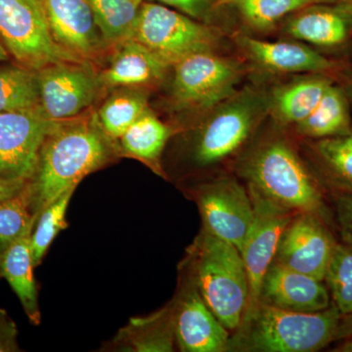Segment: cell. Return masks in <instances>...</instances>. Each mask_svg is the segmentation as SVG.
I'll use <instances>...</instances> for the list:
<instances>
[{
	"label": "cell",
	"mask_w": 352,
	"mask_h": 352,
	"mask_svg": "<svg viewBox=\"0 0 352 352\" xmlns=\"http://www.w3.org/2000/svg\"><path fill=\"white\" fill-rule=\"evenodd\" d=\"M109 138L95 117L58 122L41 147L36 171L25 186L32 214H38L65 192L110 159Z\"/></svg>",
	"instance_id": "1"
},
{
	"label": "cell",
	"mask_w": 352,
	"mask_h": 352,
	"mask_svg": "<svg viewBox=\"0 0 352 352\" xmlns=\"http://www.w3.org/2000/svg\"><path fill=\"white\" fill-rule=\"evenodd\" d=\"M342 317L333 303L327 309L307 314L259 302L243 316L228 351H317L337 340Z\"/></svg>",
	"instance_id": "2"
},
{
	"label": "cell",
	"mask_w": 352,
	"mask_h": 352,
	"mask_svg": "<svg viewBox=\"0 0 352 352\" xmlns=\"http://www.w3.org/2000/svg\"><path fill=\"white\" fill-rule=\"evenodd\" d=\"M250 193L294 214H319L323 203L318 185L286 139L270 138L252 148L240 164Z\"/></svg>",
	"instance_id": "3"
},
{
	"label": "cell",
	"mask_w": 352,
	"mask_h": 352,
	"mask_svg": "<svg viewBox=\"0 0 352 352\" xmlns=\"http://www.w3.org/2000/svg\"><path fill=\"white\" fill-rule=\"evenodd\" d=\"M191 282L229 331H236L248 302L247 273L235 245L203 229L192 249Z\"/></svg>",
	"instance_id": "4"
},
{
	"label": "cell",
	"mask_w": 352,
	"mask_h": 352,
	"mask_svg": "<svg viewBox=\"0 0 352 352\" xmlns=\"http://www.w3.org/2000/svg\"><path fill=\"white\" fill-rule=\"evenodd\" d=\"M268 113V94L258 88L237 90L210 111L197 132L192 149L201 166L223 161L242 147Z\"/></svg>",
	"instance_id": "5"
},
{
	"label": "cell",
	"mask_w": 352,
	"mask_h": 352,
	"mask_svg": "<svg viewBox=\"0 0 352 352\" xmlns=\"http://www.w3.org/2000/svg\"><path fill=\"white\" fill-rule=\"evenodd\" d=\"M132 38L168 67L196 53L215 51L221 43L219 30L157 2H143Z\"/></svg>",
	"instance_id": "6"
},
{
	"label": "cell",
	"mask_w": 352,
	"mask_h": 352,
	"mask_svg": "<svg viewBox=\"0 0 352 352\" xmlns=\"http://www.w3.org/2000/svg\"><path fill=\"white\" fill-rule=\"evenodd\" d=\"M171 105L180 112H210L237 91L245 69L235 60L200 52L173 66Z\"/></svg>",
	"instance_id": "7"
},
{
	"label": "cell",
	"mask_w": 352,
	"mask_h": 352,
	"mask_svg": "<svg viewBox=\"0 0 352 352\" xmlns=\"http://www.w3.org/2000/svg\"><path fill=\"white\" fill-rule=\"evenodd\" d=\"M0 38L20 66L32 71L61 62H85L55 43L43 0H0Z\"/></svg>",
	"instance_id": "8"
},
{
	"label": "cell",
	"mask_w": 352,
	"mask_h": 352,
	"mask_svg": "<svg viewBox=\"0 0 352 352\" xmlns=\"http://www.w3.org/2000/svg\"><path fill=\"white\" fill-rule=\"evenodd\" d=\"M57 122L41 106L0 113V178L29 182L44 140Z\"/></svg>",
	"instance_id": "9"
},
{
	"label": "cell",
	"mask_w": 352,
	"mask_h": 352,
	"mask_svg": "<svg viewBox=\"0 0 352 352\" xmlns=\"http://www.w3.org/2000/svg\"><path fill=\"white\" fill-rule=\"evenodd\" d=\"M41 107L48 119H76L94 104L102 89L89 62H61L38 72Z\"/></svg>",
	"instance_id": "10"
},
{
	"label": "cell",
	"mask_w": 352,
	"mask_h": 352,
	"mask_svg": "<svg viewBox=\"0 0 352 352\" xmlns=\"http://www.w3.org/2000/svg\"><path fill=\"white\" fill-rule=\"evenodd\" d=\"M197 200L204 229L241 251L254 219L249 191L235 178L220 177L204 185Z\"/></svg>",
	"instance_id": "11"
},
{
	"label": "cell",
	"mask_w": 352,
	"mask_h": 352,
	"mask_svg": "<svg viewBox=\"0 0 352 352\" xmlns=\"http://www.w3.org/2000/svg\"><path fill=\"white\" fill-rule=\"evenodd\" d=\"M250 195L254 208V223L240 251L249 287L244 315L258 305L264 276L274 261L280 238L296 214L261 197Z\"/></svg>",
	"instance_id": "12"
},
{
	"label": "cell",
	"mask_w": 352,
	"mask_h": 352,
	"mask_svg": "<svg viewBox=\"0 0 352 352\" xmlns=\"http://www.w3.org/2000/svg\"><path fill=\"white\" fill-rule=\"evenodd\" d=\"M335 245L319 214L300 212L284 229L274 261L323 281Z\"/></svg>",
	"instance_id": "13"
},
{
	"label": "cell",
	"mask_w": 352,
	"mask_h": 352,
	"mask_svg": "<svg viewBox=\"0 0 352 352\" xmlns=\"http://www.w3.org/2000/svg\"><path fill=\"white\" fill-rule=\"evenodd\" d=\"M55 43L82 61L98 59L108 50L87 0H43Z\"/></svg>",
	"instance_id": "14"
},
{
	"label": "cell",
	"mask_w": 352,
	"mask_h": 352,
	"mask_svg": "<svg viewBox=\"0 0 352 352\" xmlns=\"http://www.w3.org/2000/svg\"><path fill=\"white\" fill-rule=\"evenodd\" d=\"M171 314L175 340L182 351H228L230 331L206 305L191 281Z\"/></svg>",
	"instance_id": "15"
},
{
	"label": "cell",
	"mask_w": 352,
	"mask_h": 352,
	"mask_svg": "<svg viewBox=\"0 0 352 352\" xmlns=\"http://www.w3.org/2000/svg\"><path fill=\"white\" fill-rule=\"evenodd\" d=\"M235 43L251 63L271 74H322L339 64L302 41H266L249 34H238Z\"/></svg>",
	"instance_id": "16"
},
{
	"label": "cell",
	"mask_w": 352,
	"mask_h": 352,
	"mask_svg": "<svg viewBox=\"0 0 352 352\" xmlns=\"http://www.w3.org/2000/svg\"><path fill=\"white\" fill-rule=\"evenodd\" d=\"M259 302L295 312H318L332 305L321 280L273 261L261 288Z\"/></svg>",
	"instance_id": "17"
},
{
	"label": "cell",
	"mask_w": 352,
	"mask_h": 352,
	"mask_svg": "<svg viewBox=\"0 0 352 352\" xmlns=\"http://www.w3.org/2000/svg\"><path fill=\"white\" fill-rule=\"evenodd\" d=\"M283 32L295 41L337 47L351 36L352 21L337 6L312 3L289 15L284 21Z\"/></svg>",
	"instance_id": "18"
},
{
	"label": "cell",
	"mask_w": 352,
	"mask_h": 352,
	"mask_svg": "<svg viewBox=\"0 0 352 352\" xmlns=\"http://www.w3.org/2000/svg\"><path fill=\"white\" fill-rule=\"evenodd\" d=\"M116 50L108 68L98 74L102 87L140 88L164 80L168 65L135 39L124 41Z\"/></svg>",
	"instance_id": "19"
},
{
	"label": "cell",
	"mask_w": 352,
	"mask_h": 352,
	"mask_svg": "<svg viewBox=\"0 0 352 352\" xmlns=\"http://www.w3.org/2000/svg\"><path fill=\"white\" fill-rule=\"evenodd\" d=\"M333 82L314 74L273 88L268 94V113L282 126H298L314 110Z\"/></svg>",
	"instance_id": "20"
},
{
	"label": "cell",
	"mask_w": 352,
	"mask_h": 352,
	"mask_svg": "<svg viewBox=\"0 0 352 352\" xmlns=\"http://www.w3.org/2000/svg\"><path fill=\"white\" fill-rule=\"evenodd\" d=\"M31 235L14 243L0 258V272L19 298L25 314L34 325L41 322L38 289L34 277Z\"/></svg>",
	"instance_id": "21"
},
{
	"label": "cell",
	"mask_w": 352,
	"mask_h": 352,
	"mask_svg": "<svg viewBox=\"0 0 352 352\" xmlns=\"http://www.w3.org/2000/svg\"><path fill=\"white\" fill-rule=\"evenodd\" d=\"M349 97L342 88L330 85L309 116L296 126L302 136L314 139L336 138L351 133Z\"/></svg>",
	"instance_id": "22"
},
{
	"label": "cell",
	"mask_w": 352,
	"mask_h": 352,
	"mask_svg": "<svg viewBox=\"0 0 352 352\" xmlns=\"http://www.w3.org/2000/svg\"><path fill=\"white\" fill-rule=\"evenodd\" d=\"M173 129L148 110L122 136L119 140L122 150L131 156L160 168V157Z\"/></svg>",
	"instance_id": "23"
},
{
	"label": "cell",
	"mask_w": 352,
	"mask_h": 352,
	"mask_svg": "<svg viewBox=\"0 0 352 352\" xmlns=\"http://www.w3.org/2000/svg\"><path fill=\"white\" fill-rule=\"evenodd\" d=\"M106 45L117 47L133 38L142 0H87Z\"/></svg>",
	"instance_id": "24"
},
{
	"label": "cell",
	"mask_w": 352,
	"mask_h": 352,
	"mask_svg": "<svg viewBox=\"0 0 352 352\" xmlns=\"http://www.w3.org/2000/svg\"><path fill=\"white\" fill-rule=\"evenodd\" d=\"M149 109L144 92L138 88L120 87L104 102L96 118L109 138L120 139Z\"/></svg>",
	"instance_id": "25"
},
{
	"label": "cell",
	"mask_w": 352,
	"mask_h": 352,
	"mask_svg": "<svg viewBox=\"0 0 352 352\" xmlns=\"http://www.w3.org/2000/svg\"><path fill=\"white\" fill-rule=\"evenodd\" d=\"M309 4L310 0H220V6L230 7L248 30L256 32L272 31Z\"/></svg>",
	"instance_id": "26"
},
{
	"label": "cell",
	"mask_w": 352,
	"mask_h": 352,
	"mask_svg": "<svg viewBox=\"0 0 352 352\" xmlns=\"http://www.w3.org/2000/svg\"><path fill=\"white\" fill-rule=\"evenodd\" d=\"M41 106L38 72L25 67L0 68V113Z\"/></svg>",
	"instance_id": "27"
},
{
	"label": "cell",
	"mask_w": 352,
	"mask_h": 352,
	"mask_svg": "<svg viewBox=\"0 0 352 352\" xmlns=\"http://www.w3.org/2000/svg\"><path fill=\"white\" fill-rule=\"evenodd\" d=\"M36 221L25 188L19 195L0 200V258L14 243L32 234Z\"/></svg>",
	"instance_id": "28"
},
{
	"label": "cell",
	"mask_w": 352,
	"mask_h": 352,
	"mask_svg": "<svg viewBox=\"0 0 352 352\" xmlns=\"http://www.w3.org/2000/svg\"><path fill=\"white\" fill-rule=\"evenodd\" d=\"M333 305L342 316L352 314V247L337 244L333 248L325 277Z\"/></svg>",
	"instance_id": "29"
},
{
	"label": "cell",
	"mask_w": 352,
	"mask_h": 352,
	"mask_svg": "<svg viewBox=\"0 0 352 352\" xmlns=\"http://www.w3.org/2000/svg\"><path fill=\"white\" fill-rule=\"evenodd\" d=\"M74 192L75 189L65 192L38 214L34 223L36 228L32 229L31 235V252L34 266L41 263L57 234L68 226L66 212Z\"/></svg>",
	"instance_id": "30"
},
{
	"label": "cell",
	"mask_w": 352,
	"mask_h": 352,
	"mask_svg": "<svg viewBox=\"0 0 352 352\" xmlns=\"http://www.w3.org/2000/svg\"><path fill=\"white\" fill-rule=\"evenodd\" d=\"M315 150L330 173L352 190V131L346 135L319 139Z\"/></svg>",
	"instance_id": "31"
},
{
	"label": "cell",
	"mask_w": 352,
	"mask_h": 352,
	"mask_svg": "<svg viewBox=\"0 0 352 352\" xmlns=\"http://www.w3.org/2000/svg\"><path fill=\"white\" fill-rule=\"evenodd\" d=\"M133 325L140 328L142 333H136L133 346L138 351H173V314L166 311L157 314L148 319L133 321Z\"/></svg>",
	"instance_id": "32"
},
{
	"label": "cell",
	"mask_w": 352,
	"mask_h": 352,
	"mask_svg": "<svg viewBox=\"0 0 352 352\" xmlns=\"http://www.w3.org/2000/svg\"><path fill=\"white\" fill-rule=\"evenodd\" d=\"M175 8L189 17L198 21H206L215 9L220 6V0H149Z\"/></svg>",
	"instance_id": "33"
},
{
	"label": "cell",
	"mask_w": 352,
	"mask_h": 352,
	"mask_svg": "<svg viewBox=\"0 0 352 352\" xmlns=\"http://www.w3.org/2000/svg\"><path fill=\"white\" fill-rule=\"evenodd\" d=\"M336 214L342 242L352 247V191L338 197Z\"/></svg>",
	"instance_id": "34"
},
{
	"label": "cell",
	"mask_w": 352,
	"mask_h": 352,
	"mask_svg": "<svg viewBox=\"0 0 352 352\" xmlns=\"http://www.w3.org/2000/svg\"><path fill=\"white\" fill-rule=\"evenodd\" d=\"M17 328L6 311L0 310V352L19 351Z\"/></svg>",
	"instance_id": "35"
},
{
	"label": "cell",
	"mask_w": 352,
	"mask_h": 352,
	"mask_svg": "<svg viewBox=\"0 0 352 352\" xmlns=\"http://www.w3.org/2000/svg\"><path fill=\"white\" fill-rule=\"evenodd\" d=\"M28 182L0 178V200L12 198L22 193Z\"/></svg>",
	"instance_id": "36"
},
{
	"label": "cell",
	"mask_w": 352,
	"mask_h": 352,
	"mask_svg": "<svg viewBox=\"0 0 352 352\" xmlns=\"http://www.w3.org/2000/svg\"><path fill=\"white\" fill-rule=\"evenodd\" d=\"M352 336V314L342 316L340 320L339 331H338L337 339L351 337Z\"/></svg>",
	"instance_id": "37"
},
{
	"label": "cell",
	"mask_w": 352,
	"mask_h": 352,
	"mask_svg": "<svg viewBox=\"0 0 352 352\" xmlns=\"http://www.w3.org/2000/svg\"><path fill=\"white\" fill-rule=\"evenodd\" d=\"M312 3L328 4V6H339V4H346L352 2V0H310Z\"/></svg>",
	"instance_id": "38"
},
{
	"label": "cell",
	"mask_w": 352,
	"mask_h": 352,
	"mask_svg": "<svg viewBox=\"0 0 352 352\" xmlns=\"http://www.w3.org/2000/svg\"><path fill=\"white\" fill-rule=\"evenodd\" d=\"M333 351L352 352V340H346V342H342L340 346L337 347V349H333Z\"/></svg>",
	"instance_id": "39"
},
{
	"label": "cell",
	"mask_w": 352,
	"mask_h": 352,
	"mask_svg": "<svg viewBox=\"0 0 352 352\" xmlns=\"http://www.w3.org/2000/svg\"><path fill=\"white\" fill-rule=\"evenodd\" d=\"M9 53L7 51L6 45H4L3 41L0 38V62L7 61L9 59Z\"/></svg>",
	"instance_id": "40"
},
{
	"label": "cell",
	"mask_w": 352,
	"mask_h": 352,
	"mask_svg": "<svg viewBox=\"0 0 352 352\" xmlns=\"http://www.w3.org/2000/svg\"><path fill=\"white\" fill-rule=\"evenodd\" d=\"M337 6L339 7L340 9H342L352 21V2L346 4H339V6Z\"/></svg>",
	"instance_id": "41"
},
{
	"label": "cell",
	"mask_w": 352,
	"mask_h": 352,
	"mask_svg": "<svg viewBox=\"0 0 352 352\" xmlns=\"http://www.w3.org/2000/svg\"><path fill=\"white\" fill-rule=\"evenodd\" d=\"M347 97H349V103L351 104L352 107V85H351V87H349V92L346 94Z\"/></svg>",
	"instance_id": "42"
}]
</instances>
